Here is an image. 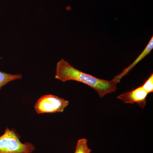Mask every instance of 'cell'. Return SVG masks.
<instances>
[{
  "instance_id": "3",
  "label": "cell",
  "mask_w": 153,
  "mask_h": 153,
  "mask_svg": "<svg viewBox=\"0 0 153 153\" xmlns=\"http://www.w3.org/2000/svg\"><path fill=\"white\" fill-rule=\"evenodd\" d=\"M69 101L53 94L41 96L35 105V110L38 114L62 113L68 106Z\"/></svg>"
},
{
  "instance_id": "6",
  "label": "cell",
  "mask_w": 153,
  "mask_h": 153,
  "mask_svg": "<svg viewBox=\"0 0 153 153\" xmlns=\"http://www.w3.org/2000/svg\"><path fill=\"white\" fill-rule=\"evenodd\" d=\"M22 78V74H11L0 70V90L9 82Z\"/></svg>"
},
{
  "instance_id": "1",
  "label": "cell",
  "mask_w": 153,
  "mask_h": 153,
  "mask_svg": "<svg viewBox=\"0 0 153 153\" xmlns=\"http://www.w3.org/2000/svg\"><path fill=\"white\" fill-rule=\"evenodd\" d=\"M55 78L62 82L73 80L82 82L94 89L101 98L114 92L117 89L118 83L113 79L107 80L100 79L84 73L63 59L59 60L57 63Z\"/></svg>"
},
{
  "instance_id": "8",
  "label": "cell",
  "mask_w": 153,
  "mask_h": 153,
  "mask_svg": "<svg viewBox=\"0 0 153 153\" xmlns=\"http://www.w3.org/2000/svg\"><path fill=\"white\" fill-rule=\"evenodd\" d=\"M142 87L148 94L152 93L153 92V74H152L147 80L144 82Z\"/></svg>"
},
{
  "instance_id": "5",
  "label": "cell",
  "mask_w": 153,
  "mask_h": 153,
  "mask_svg": "<svg viewBox=\"0 0 153 153\" xmlns=\"http://www.w3.org/2000/svg\"><path fill=\"white\" fill-rule=\"evenodd\" d=\"M153 37L152 36V38H151V40H150L149 44L147 45L145 49H144L142 52L139 55L138 57H137L136 60H135L130 66L127 67L125 69H124L123 71L121 73L118 74V75H117V76H115L114 78L113 79L114 80L117 82V83L120 82L121 79L124 76H125L126 74H127L138 63H139L140 61H141L143 58H144L145 57L147 56V55L149 54L150 52L152 51V50L153 49Z\"/></svg>"
},
{
  "instance_id": "7",
  "label": "cell",
  "mask_w": 153,
  "mask_h": 153,
  "mask_svg": "<svg viewBox=\"0 0 153 153\" xmlns=\"http://www.w3.org/2000/svg\"><path fill=\"white\" fill-rule=\"evenodd\" d=\"M91 149L88 146V140L85 138L79 139L76 143L74 153H91Z\"/></svg>"
},
{
  "instance_id": "4",
  "label": "cell",
  "mask_w": 153,
  "mask_h": 153,
  "mask_svg": "<svg viewBox=\"0 0 153 153\" xmlns=\"http://www.w3.org/2000/svg\"><path fill=\"white\" fill-rule=\"evenodd\" d=\"M148 94H149L140 86L131 91L122 94L117 97V98L125 103H136L142 109H144Z\"/></svg>"
},
{
  "instance_id": "2",
  "label": "cell",
  "mask_w": 153,
  "mask_h": 153,
  "mask_svg": "<svg viewBox=\"0 0 153 153\" xmlns=\"http://www.w3.org/2000/svg\"><path fill=\"white\" fill-rule=\"evenodd\" d=\"M14 129L7 127L0 136V153H33L36 149L30 142L22 143Z\"/></svg>"
}]
</instances>
